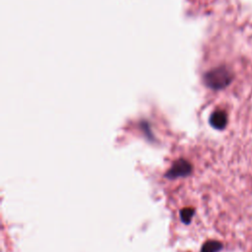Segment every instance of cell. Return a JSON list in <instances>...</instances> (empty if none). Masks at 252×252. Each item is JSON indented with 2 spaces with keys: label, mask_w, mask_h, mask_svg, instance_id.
Here are the masks:
<instances>
[{
  "label": "cell",
  "mask_w": 252,
  "mask_h": 252,
  "mask_svg": "<svg viewBox=\"0 0 252 252\" xmlns=\"http://www.w3.org/2000/svg\"><path fill=\"white\" fill-rule=\"evenodd\" d=\"M204 79L209 88L213 90H222L229 85L232 80V76L227 68L219 67L208 72Z\"/></svg>",
  "instance_id": "6da1fadb"
},
{
  "label": "cell",
  "mask_w": 252,
  "mask_h": 252,
  "mask_svg": "<svg viewBox=\"0 0 252 252\" xmlns=\"http://www.w3.org/2000/svg\"><path fill=\"white\" fill-rule=\"evenodd\" d=\"M192 166L184 159H179L174 163L172 168L166 174L168 179H176L178 177H184L191 174Z\"/></svg>",
  "instance_id": "7a4b0ae2"
},
{
  "label": "cell",
  "mask_w": 252,
  "mask_h": 252,
  "mask_svg": "<svg viewBox=\"0 0 252 252\" xmlns=\"http://www.w3.org/2000/svg\"><path fill=\"white\" fill-rule=\"evenodd\" d=\"M210 123L215 129L223 130L226 128L227 123V115L223 110H216L210 117Z\"/></svg>",
  "instance_id": "3957f363"
},
{
  "label": "cell",
  "mask_w": 252,
  "mask_h": 252,
  "mask_svg": "<svg viewBox=\"0 0 252 252\" xmlns=\"http://www.w3.org/2000/svg\"><path fill=\"white\" fill-rule=\"evenodd\" d=\"M223 249V244L217 240H209L202 246L201 252H219Z\"/></svg>",
  "instance_id": "277c9868"
},
{
  "label": "cell",
  "mask_w": 252,
  "mask_h": 252,
  "mask_svg": "<svg viewBox=\"0 0 252 252\" xmlns=\"http://www.w3.org/2000/svg\"><path fill=\"white\" fill-rule=\"evenodd\" d=\"M195 210L193 208H185L183 210L180 211V219L182 221V223L184 224H189L194 216Z\"/></svg>",
  "instance_id": "5b68a950"
}]
</instances>
